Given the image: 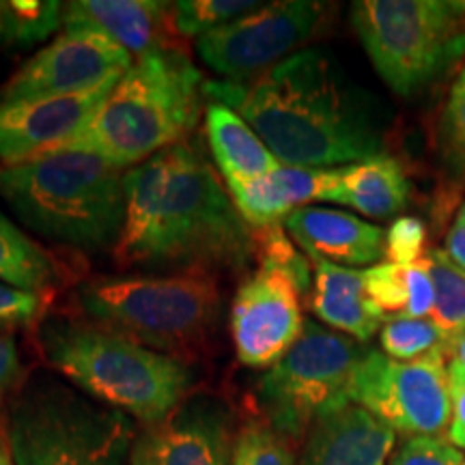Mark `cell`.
I'll use <instances>...</instances> for the list:
<instances>
[{
	"label": "cell",
	"mask_w": 465,
	"mask_h": 465,
	"mask_svg": "<svg viewBox=\"0 0 465 465\" xmlns=\"http://www.w3.org/2000/svg\"><path fill=\"white\" fill-rule=\"evenodd\" d=\"M366 293L383 319L405 317L407 304H410V284H407V265H397L391 261H383L369 270H364Z\"/></svg>",
	"instance_id": "29"
},
{
	"label": "cell",
	"mask_w": 465,
	"mask_h": 465,
	"mask_svg": "<svg viewBox=\"0 0 465 465\" xmlns=\"http://www.w3.org/2000/svg\"><path fill=\"white\" fill-rule=\"evenodd\" d=\"M119 78L74 95L0 104V162L3 166L54 153L78 136L106 102Z\"/></svg>",
	"instance_id": "15"
},
{
	"label": "cell",
	"mask_w": 465,
	"mask_h": 465,
	"mask_svg": "<svg viewBox=\"0 0 465 465\" xmlns=\"http://www.w3.org/2000/svg\"><path fill=\"white\" fill-rule=\"evenodd\" d=\"M203 93L235 110L282 166L339 168L383 153L377 104L325 50L306 48L248 83Z\"/></svg>",
	"instance_id": "2"
},
{
	"label": "cell",
	"mask_w": 465,
	"mask_h": 465,
	"mask_svg": "<svg viewBox=\"0 0 465 465\" xmlns=\"http://www.w3.org/2000/svg\"><path fill=\"white\" fill-rule=\"evenodd\" d=\"M235 418L224 401L194 394L136 433L130 465H232Z\"/></svg>",
	"instance_id": "14"
},
{
	"label": "cell",
	"mask_w": 465,
	"mask_h": 465,
	"mask_svg": "<svg viewBox=\"0 0 465 465\" xmlns=\"http://www.w3.org/2000/svg\"><path fill=\"white\" fill-rule=\"evenodd\" d=\"M134 58L100 33L63 31L0 89V104L74 95L121 78Z\"/></svg>",
	"instance_id": "13"
},
{
	"label": "cell",
	"mask_w": 465,
	"mask_h": 465,
	"mask_svg": "<svg viewBox=\"0 0 465 465\" xmlns=\"http://www.w3.org/2000/svg\"><path fill=\"white\" fill-rule=\"evenodd\" d=\"M388 465H463V455L450 441L438 438H407Z\"/></svg>",
	"instance_id": "33"
},
{
	"label": "cell",
	"mask_w": 465,
	"mask_h": 465,
	"mask_svg": "<svg viewBox=\"0 0 465 465\" xmlns=\"http://www.w3.org/2000/svg\"><path fill=\"white\" fill-rule=\"evenodd\" d=\"M0 465H15L14 452H11L9 444V435L3 427H0Z\"/></svg>",
	"instance_id": "38"
},
{
	"label": "cell",
	"mask_w": 465,
	"mask_h": 465,
	"mask_svg": "<svg viewBox=\"0 0 465 465\" xmlns=\"http://www.w3.org/2000/svg\"><path fill=\"white\" fill-rule=\"evenodd\" d=\"M257 257L250 226L196 141H183L125 173L121 267L173 274L243 272Z\"/></svg>",
	"instance_id": "1"
},
{
	"label": "cell",
	"mask_w": 465,
	"mask_h": 465,
	"mask_svg": "<svg viewBox=\"0 0 465 465\" xmlns=\"http://www.w3.org/2000/svg\"><path fill=\"white\" fill-rule=\"evenodd\" d=\"M446 254L465 272V203L446 232Z\"/></svg>",
	"instance_id": "36"
},
{
	"label": "cell",
	"mask_w": 465,
	"mask_h": 465,
	"mask_svg": "<svg viewBox=\"0 0 465 465\" xmlns=\"http://www.w3.org/2000/svg\"><path fill=\"white\" fill-rule=\"evenodd\" d=\"M54 278V261L0 212V282L33 293H45Z\"/></svg>",
	"instance_id": "23"
},
{
	"label": "cell",
	"mask_w": 465,
	"mask_h": 465,
	"mask_svg": "<svg viewBox=\"0 0 465 465\" xmlns=\"http://www.w3.org/2000/svg\"><path fill=\"white\" fill-rule=\"evenodd\" d=\"M441 141L450 164L465 173V67L450 86L449 102L441 116Z\"/></svg>",
	"instance_id": "30"
},
{
	"label": "cell",
	"mask_w": 465,
	"mask_h": 465,
	"mask_svg": "<svg viewBox=\"0 0 465 465\" xmlns=\"http://www.w3.org/2000/svg\"><path fill=\"white\" fill-rule=\"evenodd\" d=\"M410 201V182L403 166L381 153L358 164L341 166L339 182L328 194V203L356 209L369 218L386 220L401 213Z\"/></svg>",
	"instance_id": "22"
},
{
	"label": "cell",
	"mask_w": 465,
	"mask_h": 465,
	"mask_svg": "<svg viewBox=\"0 0 465 465\" xmlns=\"http://www.w3.org/2000/svg\"><path fill=\"white\" fill-rule=\"evenodd\" d=\"M86 322L179 358L212 339L223 312L216 274L95 276L72 295Z\"/></svg>",
	"instance_id": "6"
},
{
	"label": "cell",
	"mask_w": 465,
	"mask_h": 465,
	"mask_svg": "<svg viewBox=\"0 0 465 465\" xmlns=\"http://www.w3.org/2000/svg\"><path fill=\"white\" fill-rule=\"evenodd\" d=\"M362 356L358 341L308 319L298 342L259 380L265 424L289 441L306 438L319 416L349 403V386Z\"/></svg>",
	"instance_id": "9"
},
{
	"label": "cell",
	"mask_w": 465,
	"mask_h": 465,
	"mask_svg": "<svg viewBox=\"0 0 465 465\" xmlns=\"http://www.w3.org/2000/svg\"><path fill=\"white\" fill-rule=\"evenodd\" d=\"M22 375L17 342L11 334L0 332V405Z\"/></svg>",
	"instance_id": "35"
},
{
	"label": "cell",
	"mask_w": 465,
	"mask_h": 465,
	"mask_svg": "<svg viewBox=\"0 0 465 465\" xmlns=\"http://www.w3.org/2000/svg\"><path fill=\"white\" fill-rule=\"evenodd\" d=\"M203 86L201 72L179 50L166 45L136 58L91 124L58 151L95 155L119 171L141 166L194 130Z\"/></svg>",
	"instance_id": "3"
},
{
	"label": "cell",
	"mask_w": 465,
	"mask_h": 465,
	"mask_svg": "<svg viewBox=\"0 0 465 465\" xmlns=\"http://www.w3.org/2000/svg\"><path fill=\"white\" fill-rule=\"evenodd\" d=\"M65 5L56 0H5L0 3V45L28 48L63 26Z\"/></svg>",
	"instance_id": "24"
},
{
	"label": "cell",
	"mask_w": 465,
	"mask_h": 465,
	"mask_svg": "<svg viewBox=\"0 0 465 465\" xmlns=\"http://www.w3.org/2000/svg\"><path fill=\"white\" fill-rule=\"evenodd\" d=\"M381 353L399 362H414L429 353L449 349V339L431 319H392L380 332ZM449 358V356H446Z\"/></svg>",
	"instance_id": "26"
},
{
	"label": "cell",
	"mask_w": 465,
	"mask_h": 465,
	"mask_svg": "<svg viewBox=\"0 0 465 465\" xmlns=\"http://www.w3.org/2000/svg\"><path fill=\"white\" fill-rule=\"evenodd\" d=\"M232 465H298L289 440L270 424L250 420L237 431Z\"/></svg>",
	"instance_id": "28"
},
{
	"label": "cell",
	"mask_w": 465,
	"mask_h": 465,
	"mask_svg": "<svg viewBox=\"0 0 465 465\" xmlns=\"http://www.w3.org/2000/svg\"><path fill=\"white\" fill-rule=\"evenodd\" d=\"M306 293L289 272L259 263L237 289L231 306V334L237 358L250 369H270L304 332Z\"/></svg>",
	"instance_id": "12"
},
{
	"label": "cell",
	"mask_w": 465,
	"mask_h": 465,
	"mask_svg": "<svg viewBox=\"0 0 465 465\" xmlns=\"http://www.w3.org/2000/svg\"><path fill=\"white\" fill-rule=\"evenodd\" d=\"M311 308L325 325L349 339L366 342L386 322L366 293L364 270L334 265L325 259H311Z\"/></svg>",
	"instance_id": "20"
},
{
	"label": "cell",
	"mask_w": 465,
	"mask_h": 465,
	"mask_svg": "<svg viewBox=\"0 0 465 465\" xmlns=\"http://www.w3.org/2000/svg\"><path fill=\"white\" fill-rule=\"evenodd\" d=\"M0 199L37 237L83 252L114 250L125 224V173L95 155L58 151L0 166Z\"/></svg>",
	"instance_id": "4"
},
{
	"label": "cell",
	"mask_w": 465,
	"mask_h": 465,
	"mask_svg": "<svg viewBox=\"0 0 465 465\" xmlns=\"http://www.w3.org/2000/svg\"><path fill=\"white\" fill-rule=\"evenodd\" d=\"M394 446L397 433L349 401L312 422L298 465H388Z\"/></svg>",
	"instance_id": "16"
},
{
	"label": "cell",
	"mask_w": 465,
	"mask_h": 465,
	"mask_svg": "<svg viewBox=\"0 0 465 465\" xmlns=\"http://www.w3.org/2000/svg\"><path fill=\"white\" fill-rule=\"evenodd\" d=\"M339 168L278 166L240 188L229 190L232 201L252 229L282 224L295 209L311 201H328L330 190L339 182Z\"/></svg>",
	"instance_id": "19"
},
{
	"label": "cell",
	"mask_w": 465,
	"mask_h": 465,
	"mask_svg": "<svg viewBox=\"0 0 465 465\" xmlns=\"http://www.w3.org/2000/svg\"><path fill=\"white\" fill-rule=\"evenodd\" d=\"M351 26L388 89L414 97L465 54V3L360 0Z\"/></svg>",
	"instance_id": "8"
},
{
	"label": "cell",
	"mask_w": 465,
	"mask_h": 465,
	"mask_svg": "<svg viewBox=\"0 0 465 465\" xmlns=\"http://www.w3.org/2000/svg\"><path fill=\"white\" fill-rule=\"evenodd\" d=\"M328 5L281 0L259 5L216 31L203 35L196 50L203 63L231 83H248L315 39L325 25Z\"/></svg>",
	"instance_id": "11"
},
{
	"label": "cell",
	"mask_w": 465,
	"mask_h": 465,
	"mask_svg": "<svg viewBox=\"0 0 465 465\" xmlns=\"http://www.w3.org/2000/svg\"><path fill=\"white\" fill-rule=\"evenodd\" d=\"M446 356H449L450 364L459 366L465 373V334H461L455 341H450L449 349H446Z\"/></svg>",
	"instance_id": "37"
},
{
	"label": "cell",
	"mask_w": 465,
	"mask_h": 465,
	"mask_svg": "<svg viewBox=\"0 0 465 465\" xmlns=\"http://www.w3.org/2000/svg\"><path fill=\"white\" fill-rule=\"evenodd\" d=\"M446 353H429L414 362H399L381 351H364L349 401L403 438L441 440L450 427V383Z\"/></svg>",
	"instance_id": "10"
},
{
	"label": "cell",
	"mask_w": 465,
	"mask_h": 465,
	"mask_svg": "<svg viewBox=\"0 0 465 465\" xmlns=\"http://www.w3.org/2000/svg\"><path fill=\"white\" fill-rule=\"evenodd\" d=\"M427 226L420 218L403 216L394 220L386 232V259L397 265H411L424 259Z\"/></svg>",
	"instance_id": "31"
},
{
	"label": "cell",
	"mask_w": 465,
	"mask_h": 465,
	"mask_svg": "<svg viewBox=\"0 0 465 465\" xmlns=\"http://www.w3.org/2000/svg\"><path fill=\"white\" fill-rule=\"evenodd\" d=\"M44 293L0 282V330L31 328L44 315Z\"/></svg>",
	"instance_id": "32"
},
{
	"label": "cell",
	"mask_w": 465,
	"mask_h": 465,
	"mask_svg": "<svg viewBox=\"0 0 465 465\" xmlns=\"http://www.w3.org/2000/svg\"><path fill=\"white\" fill-rule=\"evenodd\" d=\"M463 465H465V457H463Z\"/></svg>",
	"instance_id": "39"
},
{
	"label": "cell",
	"mask_w": 465,
	"mask_h": 465,
	"mask_svg": "<svg viewBox=\"0 0 465 465\" xmlns=\"http://www.w3.org/2000/svg\"><path fill=\"white\" fill-rule=\"evenodd\" d=\"M171 7L155 0H74L63 9V26L65 31L100 33L136 61L166 48L164 28Z\"/></svg>",
	"instance_id": "18"
},
{
	"label": "cell",
	"mask_w": 465,
	"mask_h": 465,
	"mask_svg": "<svg viewBox=\"0 0 465 465\" xmlns=\"http://www.w3.org/2000/svg\"><path fill=\"white\" fill-rule=\"evenodd\" d=\"M205 134L213 162L229 190L246 185L282 166L265 147L259 134L224 104L213 100L207 104Z\"/></svg>",
	"instance_id": "21"
},
{
	"label": "cell",
	"mask_w": 465,
	"mask_h": 465,
	"mask_svg": "<svg viewBox=\"0 0 465 465\" xmlns=\"http://www.w3.org/2000/svg\"><path fill=\"white\" fill-rule=\"evenodd\" d=\"M7 435L15 465H130L132 418L50 377L17 394Z\"/></svg>",
	"instance_id": "7"
},
{
	"label": "cell",
	"mask_w": 465,
	"mask_h": 465,
	"mask_svg": "<svg viewBox=\"0 0 465 465\" xmlns=\"http://www.w3.org/2000/svg\"><path fill=\"white\" fill-rule=\"evenodd\" d=\"M427 259L435 284L431 322L444 332L450 345V341L465 334V272L446 254V250H431Z\"/></svg>",
	"instance_id": "25"
},
{
	"label": "cell",
	"mask_w": 465,
	"mask_h": 465,
	"mask_svg": "<svg viewBox=\"0 0 465 465\" xmlns=\"http://www.w3.org/2000/svg\"><path fill=\"white\" fill-rule=\"evenodd\" d=\"M282 224L308 259H325L342 267H364L377 265L386 257V231L353 213L302 207Z\"/></svg>",
	"instance_id": "17"
},
{
	"label": "cell",
	"mask_w": 465,
	"mask_h": 465,
	"mask_svg": "<svg viewBox=\"0 0 465 465\" xmlns=\"http://www.w3.org/2000/svg\"><path fill=\"white\" fill-rule=\"evenodd\" d=\"M261 3L250 0H182L171 9V25L183 37H203L250 14Z\"/></svg>",
	"instance_id": "27"
},
{
	"label": "cell",
	"mask_w": 465,
	"mask_h": 465,
	"mask_svg": "<svg viewBox=\"0 0 465 465\" xmlns=\"http://www.w3.org/2000/svg\"><path fill=\"white\" fill-rule=\"evenodd\" d=\"M39 345L52 369L86 397L144 424L182 405L194 381L182 358L153 351L86 319L48 317L39 328Z\"/></svg>",
	"instance_id": "5"
},
{
	"label": "cell",
	"mask_w": 465,
	"mask_h": 465,
	"mask_svg": "<svg viewBox=\"0 0 465 465\" xmlns=\"http://www.w3.org/2000/svg\"><path fill=\"white\" fill-rule=\"evenodd\" d=\"M449 383L452 403L449 440L457 449H465V373L455 364H449Z\"/></svg>",
	"instance_id": "34"
}]
</instances>
